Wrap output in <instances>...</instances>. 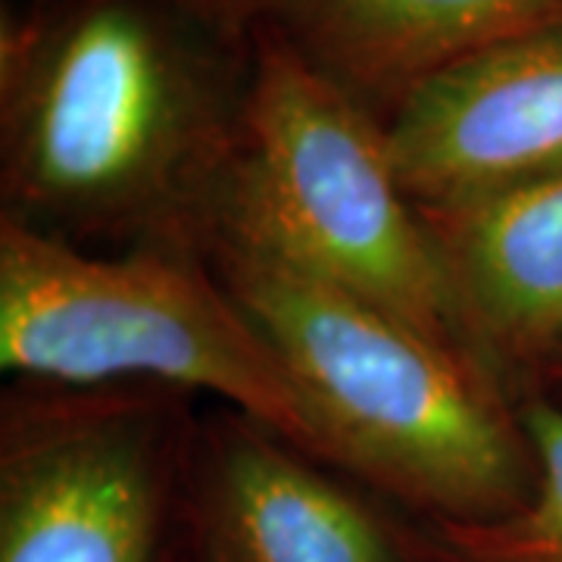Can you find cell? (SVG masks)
<instances>
[{"mask_svg":"<svg viewBox=\"0 0 562 562\" xmlns=\"http://www.w3.org/2000/svg\"><path fill=\"white\" fill-rule=\"evenodd\" d=\"M201 254L301 391L331 469L435 525L528 501L522 416L482 362L257 244L206 232Z\"/></svg>","mask_w":562,"mask_h":562,"instance_id":"cell-2","label":"cell"},{"mask_svg":"<svg viewBox=\"0 0 562 562\" xmlns=\"http://www.w3.org/2000/svg\"><path fill=\"white\" fill-rule=\"evenodd\" d=\"M172 391L32 384L3 406L0 562H154L188 472Z\"/></svg>","mask_w":562,"mask_h":562,"instance_id":"cell-5","label":"cell"},{"mask_svg":"<svg viewBox=\"0 0 562 562\" xmlns=\"http://www.w3.org/2000/svg\"><path fill=\"white\" fill-rule=\"evenodd\" d=\"M519 416L535 457L531 494L491 522L435 525L447 562H562V406L528 397Z\"/></svg>","mask_w":562,"mask_h":562,"instance_id":"cell-10","label":"cell"},{"mask_svg":"<svg viewBox=\"0 0 562 562\" xmlns=\"http://www.w3.org/2000/svg\"><path fill=\"white\" fill-rule=\"evenodd\" d=\"M188 494L206 562H447L338 469L241 413L194 428Z\"/></svg>","mask_w":562,"mask_h":562,"instance_id":"cell-6","label":"cell"},{"mask_svg":"<svg viewBox=\"0 0 562 562\" xmlns=\"http://www.w3.org/2000/svg\"><path fill=\"white\" fill-rule=\"evenodd\" d=\"M416 206H453L562 176V25L443 69L384 122Z\"/></svg>","mask_w":562,"mask_h":562,"instance_id":"cell-7","label":"cell"},{"mask_svg":"<svg viewBox=\"0 0 562 562\" xmlns=\"http://www.w3.org/2000/svg\"><path fill=\"white\" fill-rule=\"evenodd\" d=\"M472 353L501 379L562 347V176L419 206Z\"/></svg>","mask_w":562,"mask_h":562,"instance_id":"cell-9","label":"cell"},{"mask_svg":"<svg viewBox=\"0 0 562 562\" xmlns=\"http://www.w3.org/2000/svg\"><path fill=\"white\" fill-rule=\"evenodd\" d=\"M553 25L562 0H262L257 32L384 125L443 69Z\"/></svg>","mask_w":562,"mask_h":562,"instance_id":"cell-8","label":"cell"},{"mask_svg":"<svg viewBox=\"0 0 562 562\" xmlns=\"http://www.w3.org/2000/svg\"><path fill=\"white\" fill-rule=\"evenodd\" d=\"M250 50L241 147L203 235L257 244L482 362L382 122L272 35Z\"/></svg>","mask_w":562,"mask_h":562,"instance_id":"cell-4","label":"cell"},{"mask_svg":"<svg viewBox=\"0 0 562 562\" xmlns=\"http://www.w3.org/2000/svg\"><path fill=\"white\" fill-rule=\"evenodd\" d=\"M169 3L235 44H250L262 10V0H169Z\"/></svg>","mask_w":562,"mask_h":562,"instance_id":"cell-11","label":"cell"},{"mask_svg":"<svg viewBox=\"0 0 562 562\" xmlns=\"http://www.w3.org/2000/svg\"><path fill=\"white\" fill-rule=\"evenodd\" d=\"M250 54L169 0L3 3V216L198 250L241 147Z\"/></svg>","mask_w":562,"mask_h":562,"instance_id":"cell-1","label":"cell"},{"mask_svg":"<svg viewBox=\"0 0 562 562\" xmlns=\"http://www.w3.org/2000/svg\"><path fill=\"white\" fill-rule=\"evenodd\" d=\"M0 366L47 387L210 394L328 465L301 391L194 247L101 257L3 216Z\"/></svg>","mask_w":562,"mask_h":562,"instance_id":"cell-3","label":"cell"}]
</instances>
